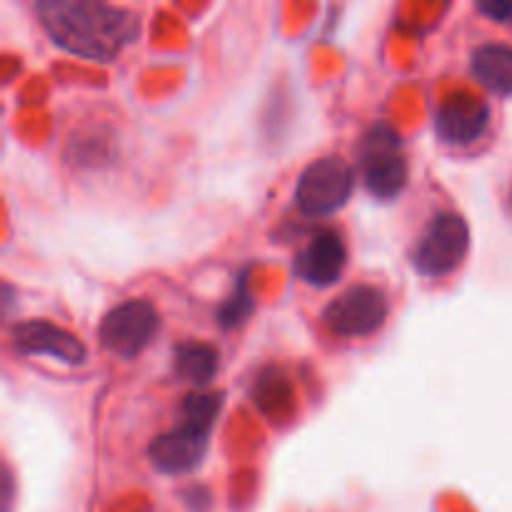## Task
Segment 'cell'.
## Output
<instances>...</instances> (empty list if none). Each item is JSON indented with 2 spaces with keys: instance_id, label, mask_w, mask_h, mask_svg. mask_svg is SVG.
<instances>
[{
  "instance_id": "6da1fadb",
  "label": "cell",
  "mask_w": 512,
  "mask_h": 512,
  "mask_svg": "<svg viewBox=\"0 0 512 512\" xmlns=\"http://www.w3.org/2000/svg\"><path fill=\"white\" fill-rule=\"evenodd\" d=\"M38 15L58 48L103 63L113 60L140 33L138 15L95 0H43Z\"/></svg>"
},
{
  "instance_id": "7a4b0ae2",
  "label": "cell",
  "mask_w": 512,
  "mask_h": 512,
  "mask_svg": "<svg viewBox=\"0 0 512 512\" xmlns=\"http://www.w3.org/2000/svg\"><path fill=\"white\" fill-rule=\"evenodd\" d=\"M360 168L365 188L380 200H390L408 183L403 138L388 123H375L360 143Z\"/></svg>"
},
{
  "instance_id": "3957f363",
  "label": "cell",
  "mask_w": 512,
  "mask_h": 512,
  "mask_svg": "<svg viewBox=\"0 0 512 512\" xmlns=\"http://www.w3.org/2000/svg\"><path fill=\"white\" fill-rule=\"evenodd\" d=\"M355 173L343 158L328 155L303 170L295 188V203L303 210V215H330L348 203L353 193Z\"/></svg>"
},
{
  "instance_id": "277c9868",
  "label": "cell",
  "mask_w": 512,
  "mask_h": 512,
  "mask_svg": "<svg viewBox=\"0 0 512 512\" xmlns=\"http://www.w3.org/2000/svg\"><path fill=\"white\" fill-rule=\"evenodd\" d=\"M468 248V223L455 213H440L425 228L423 238L413 253V265L425 278H443L463 263Z\"/></svg>"
},
{
  "instance_id": "5b68a950",
  "label": "cell",
  "mask_w": 512,
  "mask_h": 512,
  "mask_svg": "<svg viewBox=\"0 0 512 512\" xmlns=\"http://www.w3.org/2000/svg\"><path fill=\"white\" fill-rule=\"evenodd\" d=\"M160 328V318L148 300H128L110 310L98 328L105 348L120 358H135L143 353Z\"/></svg>"
},
{
  "instance_id": "8992f818",
  "label": "cell",
  "mask_w": 512,
  "mask_h": 512,
  "mask_svg": "<svg viewBox=\"0 0 512 512\" xmlns=\"http://www.w3.org/2000/svg\"><path fill=\"white\" fill-rule=\"evenodd\" d=\"M388 298L373 285H355L325 308V325L340 338H363L375 333L388 318Z\"/></svg>"
},
{
  "instance_id": "52a82bcc",
  "label": "cell",
  "mask_w": 512,
  "mask_h": 512,
  "mask_svg": "<svg viewBox=\"0 0 512 512\" xmlns=\"http://www.w3.org/2000/svg\"><path fill=\"white\" fill-rule=\"evenodd\" d=\"M13 345L23 355H50L65 365H83L88 348L68 330L48 320H25L13 328Z\"/></svg>"
},
{
  "instance_id": "ba28073f",
  "label": "cell",
  "mask_w": 512,
  "mask_h": 512,
  "mask_svg": "<svg viewBox=\"0 0 512 512\" xmlns=\"http://www.w3.org/2000/svg\"><path fill=\"white\" fill-rule=\"evenodd\" d=\"M490 108L473 93H453L438 110L435 128L450 145H470L488 130Z\"/></svg>"
},
{
  "instance_id": "9c48e42d",
  "label": "cell",
  "mask_w": 512,
  "mask_h": 512,
  "mask_svg": "<svg viewBox=\"0 0 512 512\" xmlns=\"http://www.w3.org/2000/svg\"><path fill=\"white\" fill-rule=\"evenodd\" d=\"M208 435L190 425L170 430V433L158 435L150 445V460L155 470L165 475H185L198 468L208 450Z\"/></svg>"
},
{
  "instance_id": "30bf717a",
  "label": "cell",
  "mask_w": 512,
  "mask_h": 512,
  "mask_svg": "<svg viewBox=\"0 0 512 512\" xmlns=\"http://www.w3.org/2000/svg\"><path fill=\"white\" fill-rule=\"evenodd\" d=\"M345 263H348V250H345L343 238L338 233H333V230H323L298 255L295 273L308 285L328 288L335 280H340Z\"/></svg>"
},
{
  "instance_id": "8fae6325",
  "label": "cell",
  "mask_w": 512,
  "mask_h": 512,
  "mask_svg": "<svg viewBox=\"0 0 512 512\" xmlns=\"http://www.w3.org/2000/svg\"><path fill=\"white\" fill-rule=\"evenodd\" d=\"M473 73L488 90L512 95V48L503 43H485L473 53Z\"/></svg>"
},
{
  "instance_id": "7c38bea8",
  "label": "cell",
  "mask_w": 512,
  "mask_h": 512,
  "mask_svg": "<svg viewBox=\"0 0 512 512\" xmlns=\"http://www.w3.org/2000/svg\"><path fill=\"white\" fill-rule=\"evenodd\" d=\"M218 350L205 343H183L175 348V373L190 385H208L218 373Z\"/></svg>"
},
{
  "instance_id": "4fadbf2b",
  "label": "cell",
  "mask_w": 512,
  "mask_h": 512,
  "mask_svg": "<svg viewBox=\"0 0 512 512\" xmlns=\"http://www.w3.org/2000/svg\"><path fill=\"white\" fill-rule=\"evenodd\" d=\"M253 400L265 415L270 418H278L283 415L285 410L293 405V388H290L288 378H285L280 370L270 368L255 380V388H253Z\"/></svg>"
},
{
  "instance_id": "5bb4252c",
  "label": "cell",
  "mask_w": 512,
  "mask_h": 512,
  "mask_svg": "<svg viewBox=\"0 0 512 512\" xmlns=\"http://www.w3.org/2000/svg\"><path fill=\"white\" fill-rule=\"evenodd\" d=\"M220 408H223V395L218 393H193L185 398L180 415H183V423L190 428H198L203 433H210L218 418Z\"/></svg>"
},
{
  "instance_id": "9a60e30c",
  "label": "cell",
  "mask_w": 512,
  "mask_h": 512,
  "mask_svg": "<svg viewBox=\"0 0 512 512\" xmlns=\"http://www.w3.org/2000/svg\"><path fill=\"white\" fill-rule=\"evenodd\" d=\"M255 310L253 298H250V290H248V273H243L238 278V285H235L233 295L223 303V308L218 310V323L223 325L225 330L230 328H238L243 325L245 320L250 318V313Z\"/></svg>"
},
{
  "instance_id": "2e32d148",
  "label": "cell",
  "mask_w": 512,
  "mask_h": 512,
  "mask_svg": "<svg viewBox=\"0 0 512 512\" xmlns=\"http://www.w3.org/2000/svg\"><path fill=\"white\" fill-rule=\"evenodd\" d=\"M478 10L480 13L490 15L493 20H503V23L512 18V3H505V0H493V3L485 0V3L478 5Z\"/></svg>"
},
{
  "instance_id": "e0dca14e",
  "label": "cell",
  "mask_w": 512,
  "mask_h": 512,
  "mask_svg": "<svg viewBox=\"0 0 512 512\" xmlns=\"http://www.w3.org/2000/svg\"><path fill=\"white\" fill-rule=\"evenodd\" d=\"M185 505L195 512H205L210 508V493L205 488H190L183 493Z\"/></svg>"
},
{
  "instance_id": "ac0fdd59",
  "label": "cell",
  "mask_w": 512,
  "mask_h": 512,
  "mask_svg": "<svg viewBox=\"0 0 512 512\" xmlns=\"http://www.w3.org/2000/svg\"><path fill=\"white\" fill-rule=\"evenodd\" d=\"M510 210H512V190H510Z\"/></svg>"
}]
</instances>
